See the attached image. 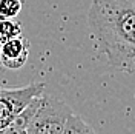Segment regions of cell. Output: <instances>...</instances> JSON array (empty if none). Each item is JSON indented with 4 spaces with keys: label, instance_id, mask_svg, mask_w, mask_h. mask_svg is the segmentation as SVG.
Segmentation results:
<instances>
[{
    "label": "cell",
    "instance_id": "obj_5",
    "mask_svg": "<svg viewBox=\"0 0 135 134\" xmlns=\"http://www.w3.org/2000/svg\"><path fill=\"white\" fill-rule=\"evenodd\" d=\"M17 35H22L20 25L17 22H12L11 19H0V45Z\"/></svg>",
    "mask_w": 135,
    "mask_h": 134
},
{
    "label": "cell",
    "instance_id": "obj_8",
    "mask_svg": "<svg viewBox=\"0 0 135 134\" xmlns=\"http://www.w3.org/2000/svg\"><path fill=\"white\" fill-rule=\"evenodd\" d=\"M134 60H135V54H134Z\"/></svg>",
    "mask_w": 135,
    "mask_h": 134
},
{
    "label": "cell",
    "instance_id": "obj_4",
    "mask_svg": "<svg viewBox=\"0 0 135 134\" xmlns=\"http://www.w3.org/2000/svg\"><path fill=\"white\" fill-rule=\"evenodd\" d=\"M29 54V42L17 35L0 45V63L8 69H18L26 63Z\"/></svg>",
    "mask_w": 135,
    "mask_h": 134
},
{
    "label": "cell",
    "instance_id": "obj_7",
    "mask_svg": "<svg viewBox=\"0 0 135 134\" xmlns=\"http://www.w3.org/2000/svg\"><path fill=\"white\" fill-rule=\"evenodd\" d=\"M129 73H132V74H135V60L132 62V66H131V69H129Z\"/></svg>",
    "mask_w": 135,
    "mask_h": 134
},
{
    "label": "cell",
    "instance_id": "obj_6",
    "mask_svg": "<svg viewBox=\"0 0 135 134\" xmlns=\"http://www.w3.org/2000/svg\"><path fill=\"white\" fill-rule=\"evenodd\" d=\"M22 0H0V19H14L22 11Z\"/></svg>",
    "mask_w": 135,
    "mask_h": 134
},
{
    "label": "cell",
    "instance_id": "obj_3",
    "mask_svg": "<svg viewBox=\"0 0 135 134\" xmlns=\"http://www.w3.org/2000/svg\"><path fill=\"white\" fill-rule=\"evenodd\" d=\"M45 91L42 83H31L23 88H0V133L29 105V102Z\"/></svg>",
    "mask_w": 135,
    "mask_h": 134
},
{
    "label": "cell",
    "instance_id": "obj_1",
    "mask_svg": "<svg viewBox=\"0 0 135 134\" xmlns=\"http://www.w3.org/2000/svg\"><path fill=\"white\" fill-rule=\"evenodd\" d=\"M98 51L129 73L135 54V0H92L88 14Z\"/></svg>",
    "mask_w": 135,
    "mask_h": 134
},
{
    "label": "cell",
    "instance_id": "obj_2",
    "mask_svg": "<svg viewBox=\"0 0 135 134\" xmlns=\"http://www.w3.org/2000/svg\"><path fill=\"white\" fill-rule=\"evenodd\" d=\"M74 133H94V129L55 96L42 92L34 99V116L26 134Z\"/></svg>",
    "mask_w": 135,
    "mask_h": 134
}]
</instances>
